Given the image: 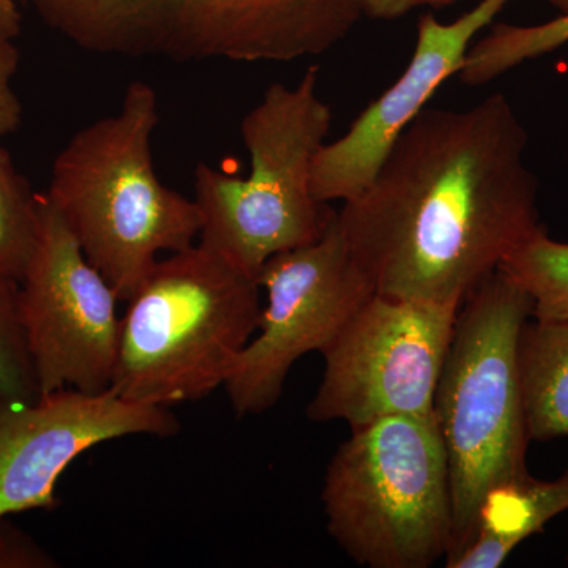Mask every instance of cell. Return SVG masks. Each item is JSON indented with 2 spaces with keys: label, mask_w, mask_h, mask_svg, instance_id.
<instances>
[{
  "label": "cell",
  "mask_w": 568,
  "mask_h": 568,
  "mask_svg": "<svg viewBox=\"0 0 568 568\" xmlns=\"http://www.w3.org/2000/svg\"><path fill=\"white\" fill-rule=\"evenodd\" d=\"M528 142L504 93L469 110L425 108L373 182L336 212L376 294L459 308L547 230Z\"/></svg>",
  "instance_id": "1"
},
{
  "label": "cell",
  "mask_w": 568,
  "mask_h": 568,
  "mask_svg": "<svg viewBox=\"0 0 568 568\" xmlns=\"http://www.w3.org/2000/svg\"><path fill=\"white\" fill-rule=\"evenodd\" d=\"M159 95L130 82L119 110L84 126L52 164L47 194L89 263L129 301L162 254L200 239L193 197L164 185L153 163Z\"/></svg>",
  "instance_id": "2"
},
{
  "label": "cell",
  "mask_w": 568,
  "mask_h": 568,
  "mask_svg": "<svg viewBox=\"0 0 568 568\" xmlns=\"http://www.w3.org/2000/svg\"><path fill=\"white\" fill-rule=\"evenodd\" d=\"M260 290L200 242L160 257L126 301L111 390L170 409L207 398L260 327Z\"/></svg>",
  "instance_id": "3"
},
{
  "label": "cell",
  "mask_w": 568,
  "mask_h": 568,
  "mask_svg": "<svg viewBox=\"0 0 568 568\" xmlns=\"http://www.w3.org/2000/svg\"><path fill=\"white\" fill-rule=\"evenodd\" d=\"M317 88L320 69L312 67L294 88L268 85L246 112L241 123L250 156L246 178L205 163L194 170L197 242L253 278L276 254L313 244L334 219L313 193V168L334 122Z\"/></svg>",
  "instance_id": "4"
},
{
  "label": "cell",
  "mask_w": 568,
  "mask_h": 568,
  "mask_svg": "<svg viewBox=\"0 0 568 568\" xmlns=\"http://www.w3.org/2000/svg\"><path fill=\"white\" fill-rule=\"evenodd\" d=\"M100 54L171 61L290 62L334 50L365 0H26Z\"/></svg>",
  "instance_id": "5"
},
{
  "label": "cell",
  "mask_w": 568,
  "mask_h": 568,
  "mask_svg": "<svg viewBox=\"0 0 568 568\" xmlns=\"http://www.w3.org/2000/svg\"><path fill=\"white\" fill-rule=\"evenodd\" d=\"M530 317L528 294L500 268L459 306L433 405L450 466L448 552L469 536L493 489L529 473L518 342Z\"/></svg>",
  "instance_id": "6"
},
{
  "label": "cell",
  "mask_w": 568,
  "mask_h": 568,
  "mask_svg": "<svg viewBox=\"0 0 568 568\" xmlns=\"http://www.w3.org/2000/svg\"><path fill=\"white\" fill-rule=\"evenodd\" d=\"M325 470L327 530L358 566L428 568L454 537L450 466L435 413L351 429Z\"/></svg>",
  "instance_id": "7"
},
{
  "label": "cell",
  "mask_w": 568,
  "mask_h": 568,
  "mask_svg": "<svg viewBox=\"0 0 568 568\" xmlns=\"http://www.w3.org/2000/svg\"><path fill=\"white\" fill-rule=\"evenodd\" d=\"M458 310L375 294L324 347L310 420L351 429L390 416L433 413Z\"/></svg>",
  "instance_id": "8"
},
{
  "label": "cell",
  "mask_w": 568,
  "mask_h": 568,
  "mask_svg": "<svg viewBox=\"0 0 568 568\" xmlns=\"http://www.w3.org/2000/svg\"><path fill=\"white\" fill-rule=\"evenodd\" d=\"M256 280L267 305L223 386L239 417L274 407L295 362L323 353L376 294L347 245L336 212L317 241L271 257Z\"/></svg>",
  "instance_id": "9"
},
{
  "label": "cell",
  "mask_w": 568,
  "mask_h": 568,
  "mask_svg": "<svg viewBox=\"0 0 568 568\" xmlns=\"http://www.w3.org/2000/svg\"><path fill=\"white\" fill-rule=\"evenodd\" d=\"M121 301L40 194V227L18 282V306L40 395L73 388L111 390L118 361Z\"/></svg>",
  "instance_id": "10"
},
{
  "label": "cell",
  "mask_w": 568,
  "mask_h": 568,
  "mask_svg": "<svg viewBox=\"0 0 568 568\" xmlns=\"http://www.w3.org/2000/svg\"><path fill=\"white\" fill-rule=\"evenodd\" d=\"M170 407L126 402L62 388L36 402L0 398V518L52 510L55 487L67 467L84 452L126 436L178 435Z\"/></svg>",
  "instance_id": "11"
},
{
  "label": "cell",
  "mask_w": 568,
  "mask_h": 568,
  "mask_svg": "<svg viewBox=\"0 0 568 568\" xmlns=\"http://www.w3.org/2000/svg\"><path fill=\"white\" fill-rule=\"evenodd\" d=\"M511 0H480L452 22L418 20L413 58L398 80L362 111L338 140L325 142L313 168L321 203L351 200L373 182L407 126L428 108L437 89L462 70L474 41Z\"/></svg>",
  "instance_id": "12"
},
{
  "label": "cell",
  "mask_w": 568,
  "mask_h": 568,
  "mask_svg": "<svg viewBox=\"0 0 568 568\" xmlns=\"http://www.w3.org/2000/svg\"><path fill=\"white\" fill-rule=\"evenodd\" d=\"M568 510V469L556 480L525 476L493 489L469 536L444 559L447 568H497L529 537Z\"/></svg>",
  "instance_id": "13"
},
{
  "label": "cell",
  "mask_w": 568,
  "mask_h": 568,
  "mask_svg": "<svg viewBox=\"0 0 568 568\" xmlns=\"http://www.w3.org/2000/svg\"><path fill=\"white\" fill-rule=\"evenodd\" d=\"M519 386L530 440L568 437V320H530L518 342Z\"/></svg>",
  "instance_id": "14"
},
{
  "label": "cell",
  "mask_w": 568,
  "mask_h": 568,
  "mask_svg": "<svg viewBox=\"0 0 568 568\" xmlns=\"http://www.w3.org/2000/svg\"><path fill=\"white\" fill-rule=\"evenodd\" d=\"M568 43V10L555 20L534 26L497 22L477 37L458 77L466 85H485L504 73L559 50Z\"/></svg>",
  "instance_id": "15"
},
{
  "label": "cell",
  "mask_w": 568,
  "mask_h": 568,
  "mask_svg": "<svg viewBox=\"0 0 568 568\" xmlns=\"http://www.w3.org/2000/svg\"><path fill=\"white\" fill-rule=\"evenodd\" d=\"M532 302V320H568V242L541 231L500 264Z\"/></svg>",
  "instance_id": "16"
},
{
  "label": "cell",
  "mask_w": 568,
  "mask_h": 568,
  "mask_svg": "<svg viewBox=\"0 0 568 568\" xmlns=\"http://www.w3.org/2000/svg\"><path fill=\"white\" fill-rule=\"evenodd\" d=\"M40 227V194L0 145V276L20 282L36 248Z\"/></svg>",
  "instance_id": "17"
},
{
  "label": "cell",
  "mask_w": 568,
  "mask_h": 568,
  "mask_svg": "<svg viewBox=\"0 0 568 568\" xmlns=\"http://www.w3.org/2000/svg\"><path fill=\"white\" fill-rule=\"evenodd\" d=\"M39 384L18 306L17 280L0 276V398L36 402Z\"/></svg>",
  "instance_id": "18"
},
{
  "label": "cell",
  "mask_w": 568,
  "mask_h": 568,
  "mask_svg": "<svg viewBox=\"0 0 568 568\" xmlns=\"http://www.w3.org/2000/svg\"><path fill=\"white\" fill-rule=\"evenodd\" d=\"M55 559L32 537L0 518V568H52Z\"/></svg>",
  "instance_id": "19"
},
{
  "label": "cell",
  "mask_w": 568,
  "mask_h": 568,
  "mask_svg": "<svg viewBox=\"0 0 568 568\" xmlns=\"http://www.w3.org/2000/svg\"><path fill=\"white\" fill-rule=\"evenodd\" d=\"M20 65V51L13 40L0 39V140L17 132L22 121V104L13 88Z\"/></svg>",
  "instance_id": "20"
},
{
  "label": "cell",
  "mask_w": 568,
  "mask_h": 568,
  "mask_svg": "<svg viewBox=\"0 0 568 568\" xmlns=\"http://www.w3.org/2000/svg\"><path fill=\"white\" fill-rule=\"evenodd\" d=\"M454 2L457 0H365V17L372 20L392 21L406 17L420 7L440 9Z\"/></svg>",
  "instance_id": "21"
},
{
  "label": "cell",
  "mask_w": 568,
  "mask_h": 568,
  "mask_svg": "<svg viewBox=\"0 0 568 568\" xmlns=\"http://www.w3.org/2000/svg\"><path fill=\"white\" fill-rule=\"evenodd\" d=\"M21 32L18 0H0V39L14 40Z\"/></svg>",
  "instance_id": "22"
},
{
  "label": "cell",
  "mask_w": 568,
  "mask_h": 568,
  "mask_svg": "<svg viewBox=\"0 0 568 568\" xmlns=\"http://www.w3.org/2000/svg\"><path fill=\"white\" fill-rule=\"evenodd\" d=\"M567 564H568V556H567Z\"/></svg>",
  "instance_id": "23"
}]
</instances>
